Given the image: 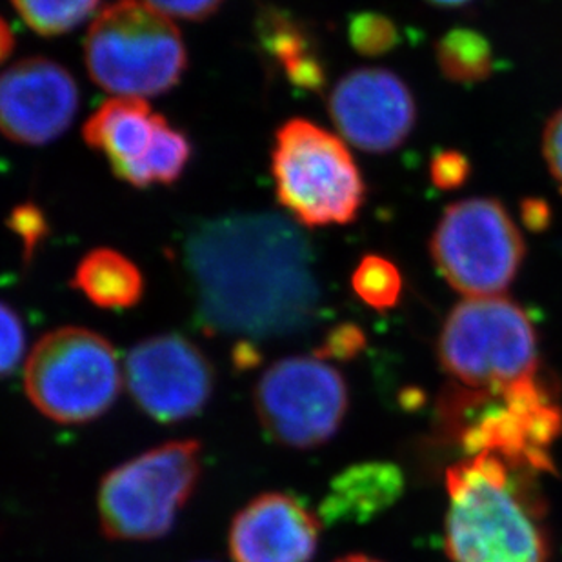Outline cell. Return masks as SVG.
Wrapping results in <instances>:
<instances>
[{
  "label": "cell",
  "mask_w": 562,
  "mask_h": 562,
  "mask_svg": "<svg viewBox=\"0 0 562 562\" xmlns=\"http://www.w3.org/2000/svg\"><path fill=\"white\" fill-rule=\"evenodd\" d=\"M472 173L467 155L456 149H446L437 154L430 162V179L434 187L450 191L464 187Z\"/></svg>",
  "instance_id": "4316f807"
},
{
  "label": "cell",
  "mask_w": 562,
  "mask_h": 562,
  "mask_svg": "<svg viewBox=\"0 0 562 562\" xmlns=\"http://www.w3.org/2000/svg\"><path fill=\"white\" fill-rule=\"evenodd\" d=\"M348 41L357 54L364 57H381L390 54L401 37L395 22L390 16L375 11H362L350 19Z\"/></svg>",
  "instance_id": "603a6c76"
},
{
  "label": "cell",
  "mask_w": 562,
  "mask_h": 562,
  "mask_svg": "<svg viewBox=\"0 0 562 562\" xmlns=\"http://www.w3.org/2000/svg\"><path fill=\"white\" fill-rule=\"evenodd\" d=\"M542 155L547 160L548 170L558 181L562 191V108L553 113L542 133Z\"/></svg>",
  "instance_id": "f1b7e54d"
},
{
  "label": "cell",
  "mask_w": 562,
  "mask_h": 562,
  "mask_svg": "<svg viewBox=\"0 0 562 562\" xmlns=\"http://www.w3.org/2000/svg\"><path fill=\"white\" fill-rule=\"evenodd\" d=\"M437 66L457 85H475L494 71V49L483 33L472 27H453L436 44Z\"/></svg>",
  "instance_id": "ffe728a7"
},
{
  "label": "cell",
  "mask_w": 562,
  "mask_h": 562,
  "mask_svg": "<svg viewBox=\"0 0 562 562\" xmlns=\"http://www.w3.org/2000/svg\"><path fill=\"white\" fill-rule=\"evenodd\" d=\"M426 2L437 5V8H461V5L470 4L472 0H426Z\"/></svg>",
  "instance_id": "1f68e13d"
},
{
  "label": "cell",
  "mask_w": 562,
  "mask_h": 562,
  "mask_svg": "<svg viewBox=\"0 0 562 562\" xmlns=\"http://www.w3.org/2000/svg\"><path fill=\"white\" fill-rule=\"evenodd\" d=\"M328 113L340 135L368 154L403 146L417 123L414 93L384 68H359L340 77L329 93Z\"/></svg>",
  "instance_id": "7c38bea8"
},
{
  "label": "cell",
  "mask_w": 562,
  "mask_h": 562,
  "mask_svg": "<svg viewBox=\"0 0 562 562\" xmlns=\"http://www.w3.org/2000/svg\"><path fill=\"white\" fill-rule=\"evenodd\" d=\"M255 37L260 52L276 64L277 71L290 85L313 93L324 90L328 75L317 43L308 27L292 13L276 5L260 8L255 19Z\"/></svg>",
  "instance_id": "2e32d148"
},
{
  "label": "cell",
  "mask_w": 562,
  "mask_h": 562,
  "mask_svg": "<svg viewBox=\"0 0 562 562\" xmlns=\"http://www.w3.org/2000/svg\"><path fill=\"white\" fill-rule=\"evenodd\" d=\"M79 102V86L63 64L19 60L0 75V133L22 146L54 143L74 123Z\"/></svg>",
  "instance_id": "4fadbf2b"
},
{
  "label": "cell",
  "mask_w": 562,
  "mask_h": 562,
  "mask_svg": "<svg viewBox=\"0 0 562 562\" xmlns=\"http://www.w3.org/2000/svg\"><path fill=\"white\" fill-rule=\"evenodd\" d=\"M367 346V337L357 324H339L329 331L323 345L315 351L318 359H335V361H348L359 356Z\"/></svg>",
  "instance_id": "484cf974"
},
{
  "label": "cell",
  "mask_w": 562,
  "mask_h": 562,
  "mask_svg": "<svg viewBox=\"0 0 562 562\" xmlns=\"http://www.w3.org/2000/svg\"><path fill=\"white\" fill-rule=\"evenodd\" d=\"M403 472L392 462H362L331 481L321 515L328 522H368L404 494Z\"/></svg>",
  "instance_id": "e0dca14e"
},
{
  "label": "cell",
  "mask_w": 562,
  "mask_h": 562,
  "mask_svg": "<svg viewBox=\"0 0 562 562\" xmlns=\"http://www.w3.org/2000/svg\"><path fill=\"white\" fill-rule=\"evenodd\" d=\"M255 412L266 434L293 450H312L337 436L350 393L337 368L318 357H286L260 376Z\"/></svg>",
  "instance_id": "30bf717a"
},
{
  "label": "cell",
  "mask_w": 562,
  "mask_h": 562,
  "mask_svg": "<svg viewBox=\"0 0 562 562\" xmlns=\"http://www.w3.org/2000/svg\"><path fill=\"white\" fill-rule=\"evenodd\" d=\"M351 288L362 303L376 312L392 310L403 293V277L392 260L379 254L364 255L351 276Z\"/></svg>",
  "instance_id": "7402d4cb"
},
{
  "label": "cell",
  "mask_w": 562,
  "mask_h": 562,
  "mask_svg": "<svg viewBox=\"0 0 562 562\" xmlns=\"http://www.w3.org/2000/svg\"><path fill=\"white\" fill-rule=\"evenodd\" d=\"M270 166L281 206L310 228L353 223L367 201V184L350 149L306 119H292L277 130Z\"/></svg>",
  "instance_id": "5b68a950"
},
{
  "label": "cell",
  "mask_w": 562,
  "mask_h": 562,
  "mask_svg": "<svg viewBox=\"0 0 562 562\" xmlns=\"http://www.w3.org/2000/svg\"><path fill=\"white\" fill-rule=\"evenodd\" d=\"M71 286L99 308L127 310L140 303L144 277L126 255L97 248L75 268Z\"/></svg>",
  "instance_id": "ac0fdd59"
},
{
  "label": "cell",
  "mask_w": 562,
  "mask_h": 562,
  "mask_svg": "<svg viewBox=\"0 0 562 562\" xmlns=\"http://www.w3.org/2000/svg\"><path fill=\"white\" fill-rule=\"evenodd\" d=\"M191 151L193 149L187 133L171 126L168 119L159 113L154 143L149 146L148 154L124 182L138 190L154 187V184L171 187L187 171Z\"/></svg>",
  "instance_id": "d6986e66"
},
{
  "label": "cell",
  "mask_w": 562,
  "mask_h": 562,
  "mask_svg": "<svg viewBox=\"0 0 562 562\" xmlns=\"http://www.w3.org/2000/svg\"><path fill=\"white\" fill-rule=\"evenodd\" d=\"M26 350V329L15 310L0 303V379L10 376Z\"/></svg>",
  "instance_id": "cb8c5ba5"
},
{
  "label": "cell",
  "mask_w": 562,
  "mask_h": 562,
  "mask_svg": "<svg viewBox=\"0 0 562 562\" xmlns=\"http://www.w3.org/2000/svg\"><path fill=\"white\" fill-rule=\"evenodd\" d=\"M15 49V35L10 24L0 16V64H4L10 59L11 54Z\"/></svg>",
  "instance_id": "4dcf8cb0"
},
{
  "label": "cell",
  "mask_w": 562,
  "mask_h": 562,
  "mask_svg": "<svg viewBox=\"0 0 562 562\" xmlns=\"http://www.w3.org/2000/svg\"><path fill=\"white\" fill-rule=\"evenodd\" d=\"M159 113L148 102L135 97H117L91 113L82 127L90 148L101 151L121 181L143 162L154 143Z\"/></svg>",
  "instance_id": "9a60e30c"
},
{
  "label": "cell",
  "mask_w": 562,
  "mask_h": 562,
  "mask_svg": "<svg viewBox=\"0 0 562 562\" xmlns=\"http://www.w3.org/2000/svg\"><path fill=\"white\" fill-rule=\"evenodd\" d=\"M151 8L182 21H206L217 13L224 0H146Z\"/></svg>",
  "instance_id": "83f0119b"
},
{
  "label": "cell",
  "mask_w": 562,
  "mask_h": 562,
  "mask_svg": "<svg viewBox=\"0 0 562 562\" xmlns=\"http://www.w3.org/2000/svg\"><path fill=\"white\" fill-rule=\"evenodd\" d=\"M8 226L11 232H15L21 237L24 246V259L30 260L37 250V246L43 243L44 237L48 235V221L44 217L43 210L35 206L32 202L16 206L8 217Z\"/></svg>",
  "instance_id": "d4e9b609"
},
{
  "label": "cell",
  "mask_w": 562,
  "mask_h": 562,
  "mask_svg": "<svg viewBox=\"0 0 562 562\" xmlns=\"http://www.w3.org/2000/svg\"><path fill=\"white\" fill-rule=\"evenodd\" d=\"M335 562H381L375 561V559L367 558V555H348V558L339 559V561Z\"/></svg>",
  "instance_id": "d6a6232c"
},
{
  "label": "cell",
  "mask_w": 562,
  "mask_h": 562,
  "mask_svg": "<svg viewBox=\"0 0 562 562\" xmlns=\"http://www.w3.org/2000/svg\"><path fill=\"white\" fill-rule=\"evenodd\" d=\"M24 386L44 417L60 425H85L106 414L117 401L123 370L106 337L66 326L33 346Z\"/></svg>",
  "instance_id": "ba28073f"
},
{
  "label": "cell",
  "mask_w": 562,
  "mask_h": 562,
  "mask_svg": "<svg viewBox=\"0 0 562 562\" xmlns=\"http://www.w3.org/2000/svg\"><path fill=\"white\" fill-rule=\"evenodd\" d=\"M430 254L453 290L467 297H494L519 276L526 245L499 201L473 196L446 207Z\"/></svg>",
  "instance_id": "9c48e42d"
},
{
  "label": "cell",
  "mask_w": 562,
  "mask_h": 562,
  "mask_svg": "<svg viewBox=\"0 0 562 562\" xmlns=\"http://www.w3.org/2000/svg\"><path fill=\"white\" fill-rule=\"evenodd\" d=\"M85 63L99 88L119 97L162 95L188 69L179 27L143 0L106 5L86 33Z\"/></svg>",
  "instance_id": "277c9868"
},
{
  "label": "cell",
  "mask_w": 562,
  "mask_h": 562,
  "mask_svg": "<svg viewBox=\"0 0 562 562\" xmlns=\"http://www.w3.org/2000/svg\"><path fill=\"white\" fill-rule=\"evenodd\" d=\"M101 0H11L22 21L43 37L74 32L90 19Z\"/></svg>",
  "instance_id": "44dd1931"
},
{
  "label": "cell",
  "mask_w": 562,
  "mask_h": 562,
  "mask_svg": "<svg viewBox=\"0 0 562 562\" xmlns=\"http://www.w3.org/2000/svg\"><path fill=\"white\" fill-rule=\"evenodd\" d=\"M321 520L297 497L259 495L235 515L229 553L235 562H310L317 552Z\"/></svg>",
  "instance_id": "5bb4252c"
},
{
  "label": "cell",
  "mask_w": 562,
  "mask_h": 562,
  "mask_svg": "<svg viewBox=\"0 0 562 562\" xmlns=\"http://www.w3.org/2000/svg\"><path fill=\"white\" fill-rule=\"evenodd\" d=\"M520 218L530 232L541 234V232H547L552 224V206L544 199L528 196L520 202Z\"/></svg>",
  "instance_id": "f546056e"
},
{
  "label": "cell",
  "mask_w": 562,
  "mask_h": 562,
  "mask_svg": "<svg viewBox=\"0 0 562 562\" xmlns=\"http://www.w3.org/2000/svg\"><path fill=\"white\" fill-rule=\"evenodd\" d=\"M201 456V442L171 440L113 468L99 488L104 536L113 541L165 537L195 494Z\"/></svg>",
  "instance_id": "52a82bcc"
},
{
  "label": "cell",
  "mask_w": 562,
  "mask_h": 562,
  "mask_svg": "<svg viewBox=\"0 0 562 562\" xmlns=\"http://www.w3.org/2000/svg\"><path fill=\"white\" fill-rule=\"evenodd\" d=\"M199 323L212 334L265 340L315 317L308 240L276 213H232L196 224L182 246Z\"/></svg>",
  "instance_id": "6da1fadb"
},
{
  "label": "cell",
  "mask_w": 562,
  "mask_h": 562,
  "mask_svg": "<svg viewBox=\"0 0 562 562\" xmlns=\"http://www.w3.org/2000/svg\"><path fill=\"white\" fill-rule=\"evenodd\" d=\"M440 412L470 456L495 453L526 472H555L550 448L562 434V408L541 373L501 390L446 393Z\"/></svg>",
  "instance_id": "3957f363"
},
{
  "label": "cell",
  "mask_w": 562,
  "mask_h": 562,
  "mask_svg": "<svg viewBox=\"0 0 562 562\" xmlns=\"http://www.w3.org/2000/svg\"><path fill=\"white\" fill-rule=\"evenodd\" d=\"M440 367L470 390H501L539 373V339L512 299L467 297L446 317L437 342Z\"/></svg>",
  "instance_id": "8992f818"
},
{
  "label": "cell",
  "mask_w": 562,
  "mask_h": 562,
  "mask_svg": "<svg viewBox=\"0 0 562 562\" xmlns=\"http://www.w3.org/2000/svg\"><path fill=\"white\" fill-rule=\"evenodd\" d=\"M526 470L477 453L446 470V552L453 562H552Z\"/></svg>",
  "instance_id": "7a4b0ae2"
},
{
  "label": "cell",
  "mask_w": 562,
  "mask_h": 562,
  "mask_svg": "<svg viewBox=\"0 0 562 562\" xmlns=\"http://www.w3.org/2000/svg\"><path fill=\"white\" fill-rule=\"evenodd\" d=\"M124 375L138 408L159 423L201 414L215 386L212 361L179 334L154 335L133 346Z\"/></svg>",
  "instance_id": "8fae6325"
}]
</instances>
